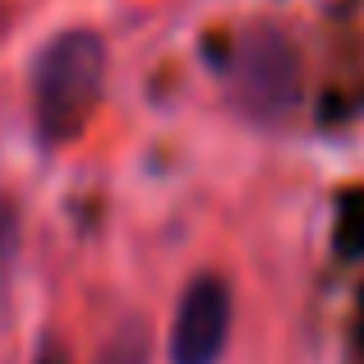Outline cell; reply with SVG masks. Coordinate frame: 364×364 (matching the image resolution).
<instances>
[{"mask_svg":"<svg viewBox=\"0 0 364 364\" xmlns=\"http://www.w3.org/2000/svg\"><path fill=\"white\" fill-rule=\"evenodd\" d=\"M107 83V42L92 28H65L33 60V124L42 143H74L88 129Z\"/></svg>","mask_w":364,"mask_h":364,"instance_id":"cell-1","label":"cell"},{"mask_svg":"<svg viewBox=\"0 0 364 364\" xmlns=\"http://www.w3.org/2000/svg\"><path fill=\"white\" fill-rule=\"evenodd\" d=\"M226 83L235 102L263 124H282L300 107V60L282 28L263 23L240 33L231 60H226Z\"/></svg>","mask_w":364,"mask_h":364,"instance_id":"cell-2","label":"cell"},{"mask_svg":"<svg viewBox=\"0 0 364 364\" xmlns=\"http://www.w3.org/2000/svg\"><path fill=\"white\" fill-rule=\"evenodd\" d=\"M231 341V286L203 272L180 291L176 318H171V364H222Z\"/></svg>","mask_w":364,"mask_h":364,"instance_id":"cell-3","label":"cell"},{"mask_svg":"<svg viewBox=\"0 0 364 364\" xmlns=\"http://www.w3.org/2000/svg\"><path fill=\"white\" fill-rule=\"evenodd\" d=\"M97 364H148V323H120L116 337L102 346Z\"/></svg>","mask_w":364,"mask_h":364,"instance_id":"cell-4","label":"cell"},{"mask_svg":"<svg viewBox=\"0 0 364 364\" xmlns=\"http://www.w3.org/2000/svg\"><path fill=\"white\" fill-rule=\"evenodd\" d=\"M14 254H18V217H14V208L0 198V286H5L9 267H14Z\"/></svg>","mask_w":364,"mask_h":364,"instance_id":"cell-5","label":"cell"}]
</instances>
